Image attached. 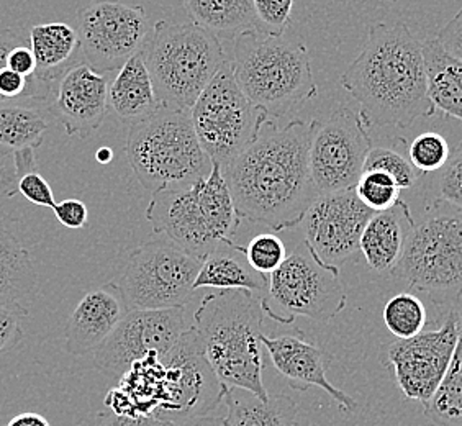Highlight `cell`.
Wrapping results in <instances>:
<instances>
[{
  "mask_svg": "<svg viewBox=\"0 0 462 426\" xmlns=\"http://www.w3.org/2000/svg\"><path fill=\"white\" fill-rule=\"evenodd\" d=\"M319 120L264 122L256 140L222 166L241 218L274 231L300 225L319 199L310 174V143Z\"/></svg>",
  "mask_w": 462,
  "mask_h": 426,
  "instance_id": "cell-1",
  "label": "cell"
},
{
  "mask_svg": "<svg viewBox=\"0 0 462 426\" xmlns=\"http://www.w3.org/2000/svg\"><path fill=\"white\" fill-rule=\"evenodd\" d=\"M339 82L361 106L359 112L371 128H409L436 112L428 97L423 46L403 22L369 28L361 53Z\"/></svg>",
  "mask_w": 462,
  "mask_h": 426,
  "instance_id": "cell-2",
  "label": "cell"
},
{
  "mask_svg": "<svg viewBox=\"0 0 462 426\" xmlns=\"http://www.w3.org/2000/svg\"><path fill=\"white\" fill-rule=\"evenodd\" d=\"M263 315L258 293L218 291L205 295L190 327L225 389H243L267 400L271 394L263 381Z\"/></svg>",
  "mask_w": 462,
  "mask_h": 426,
  "instance_id": "cell-3",
  "label": "cell"
},
{
  "mask_svg": "<svg viewBox=\"0 0 462 426\" xmlns=\"http://www.w3.org/2000/svg\"><path fill=\"white\" fill-rule=\"evenodd\" d=\"M233 72L249 100L274 118L300 110L319 94L309 48L292 30L249 28L233 38Z\"/></svg>",
  "mask_w": 462,
  "mask_h": 426,
  "instance_id": "cell-4",
  "label": "cell"
},
{
  "mask_svg": "<svg viewBox=\"0 0 462 426\" xmlns=\"http://www.w3.org/2000/svg\"><path fill=\"white\" fill-rule=\"evenodd\" d=\"M125 154L138 182L152 196L192 186L214 168L197 138L190 110L178 106H161L148 120L132 125Z\"/></svg>",
  "mask_w": 462,
  "mask_h": 426,
  "instance_id": "cell-5",
  "label": "cell"
},
{
  "mask_svg": "<svg viewBox=\"0 0 462 426\" xmlns=\"http://www.w3.org/2000/svg\"><path fill=\"white\" fill-rule=\"evenodd\" d=\"M146 220L156 235H164L192 256L204 261L220 243L233 241L241 215L220 164L192 186L162 190L152 196Z\"/></svg>",
  "mask_w": 462,
  "mask_h": 426,
  "instance_id": "cell-6",
  "label": "cell"
},
{
  "mask_svg": "<svg viewBox=\"0 0 462 426\" xmlns=\"http://www.w3.org/2000/svg\"><path fill=\"white\" fill-rule=\"evenodd\" d=\"M143 58L162 106L190 110L226 62L218 36L190 22L160 20Z\"/></svg>",
  "mask_w": 462,
  "mask_h": 426,
  "instance_id": "cell-7",
  "label": "cell"
},
{
  "mask_svg": "<svg viewBox=\"0 0 462 426\" xmlns=\"http://www.w3.org/2000/svg\"><path fill=\"white\" fill-rule=\"evenodd\" d=\"M392 275L454 309L462 301V208L438 199L410 233Z\"/></svg>",
  "mask_w": 462,
  "mask_h": 426,
  "instance_id": "cell-8",
  "label": "cell"
},
{
  "mask_svg": "<svg viewBox=\"0 0 462 426\" xmlns=\"http://www.w3.org/2000/svg\"><path fill=\"white\" fill-rule=\"evenodd\" d=\"M346 303L338 267L320 263L305 241L269 275L267 291L261 297L263 311L281 325H291L297 317L328 321L345 310Z\"/></svg>",
  "mask_w": 462,
  "mask_h": 426,
  "instance_id": "cell-9",
  "label": "cell"
},
{
  "mask_svg": "<svg viewBox=\"0 0 462 426\" xmlns=\"http://www.w3.org/2000/svg\"><path fill=\"white\" fill-rule=\"evenodd\" d=\"M190 118L204 152L225 166L256 140L269 116L241 90L226 60L190 108Z\"/></svg>",
  "mask_w": 462,
  "mask_h": 426,
  "instance_id": "cell-10",
  "label": "cell"
},
{
  "mask_svg": "<svg viewBox=\"0 0 462 426\" xmlns=\"http://www.w3.org/2000/svg\"><path fill=\"white\" fill-rule=\"evenodd\" d=\"M202 261L174 241L148 240L125 263L120 282L130 310L180 309L194 297Z\"/></svg>",
  "mask_w": 462,
  "mask_h": 426,
  "instance_id": "cell-11",
  "label": "cell"
},
{
  "mask_svg": "<svg viewBox=\"0 0 462 426\" xmlns=\"http://www.w3.org/2000/svg\"><path fill=\"white\" fill-rule=\"evenodd\" d=\"M152 25L142 5L100 0L78 12V35L84 62L96 72L120 71L152 36Z\"/></svg>",
  "mask_w": 462,
  "mask_h": 426,
  "instance_id": "cell-12",
  "label": "cell"
},
{
  "mask_svg": "<svg viewBox=\"0 0 462 426\" xmlns=\"http://www.w3.org/2000/svg\"><path fill=\"white\" fill-rule=\"evenodd\" d=\"M371 126L353 106H339L311 136L310 174L319 194L355 189L373 150Z\"/></svg>",
  "mask_w": 462,
  "mask_h": 426,
  "instance_id": "cell-13",
  "label": "cell"
},
{
  "mask_svg": "<svg viewBox=\"0 0 462 426\" xmlns=\"http://www.w3.org/2000/svg\"><path fill=\"white\" fill-rule=\"evenodd\" d=\"M454 309L446 313L439 329L395 339L383 347L381 361L391 369L402 394L420 402L423 409L435 397L453 363L461 331L459 313Z\"/></svg>",
  "mask_w": 462,
  "mask_h": 426,
  "instance_id": "cell-14",
  "label": "cell"
},
{
  "mask_svg": "<svg viewBox=\"0 0 462 426\" xmlns=\"http://www.w3.org/2000/svg\"><path fill=\"white\" fill-rule=\"evenodd\" d=\"M161 407L156 418L178 425L205 417L223 400V387L205 359L196 329L189 327L178 343L161 356Z\"/></svg>",
  "mask_w": 462,
  "mask_h": 426,
  "instance_id": "cell-15",
  "label": "cell"
},
{
  "mask_svg": "<svg viewBox=\"0 0 462 426\" xmlns=\"http://www.w3.org/2000/svg\"><path fill=\"white\" fill-rule=\"evenodd\" d=\"M189 329L184 307L168 310H130L116 331L94 351L102 373L122 377L148 356H164Z\"/></svg>",
  "mask_w": 462,
  "mask_h": 426,
  "instance_id": "cell-16",
  "label": "cell"
},
{
  "mask_svg": "<svg viewBox=\"0 0 462 426\" xmlns=\"http://www.w3.org/2000/svg\"><path fill=\"white\" fill-rule=\"evenodd\" d=\"M373 215L355 189L319 196L300 223L305 243L320 263L339 269L359 253L363 231Z\"/></svg>",
  "mask_w": 462,
  "mask_h": 426,
  "instance_id": "cell-17",
  "label": "cell"
},
{
  "mask_svg": "<svg viewBox=\"0 0 462 426\" xmlns=\"http://www.w3.org/2000/svg\"><path fill=\"white\" fill-rule=\"evenodd\" d=\"M261 343L276 367L277 373L295 391L305 392L317 387L327 392L339 409L347 413L357 409V402L346 392L339 391L327 377L331 356L325 347L315 345L303 331L284 333L281 337H261Z\"/></svg>",
  "mask_w": 462,
  "mask_h": 426,
  "instance_id": "cell-18",
  "label": "cell"
},
{
  "mask_svg": "<svg viewBox=\"0 0 462 426\" xmlns=\"http://www.w3.org/2000/svg\"><path fill=\"white\" fill-rule=\"evenodd\" d=\"M108 82V74L94 71L86 62L62 76L50 112L68 136L88 138L104 124L110 108Z\"/></svg>",
  "mask_w": 462,
  "mask_h": 426,
  "instance_id": "cell-19",
  "label": "cell"
},
{
  "mask_svg": "<svg viewBox=\"0 0 462 426\" xmlns=\"http://www.w3.org/2000/svg\"><path fill=\"white\" fill-rule=\"evenodd\" d=\"M130 313L124 291L108 282L84 293L66 325V349L72 356L96 351Z\"/></svg>",
  "mask_w": 462,
  "mask_h": 426,
  "instance_id": "cell-20",
  "label": "cell"
},
{
  "mask_svg": "<svg viewBox=\"0 0 462 426\" xmlns=\"http://www.w3.org/2000/svg\"><path fill=\"white\" fill-rule=\"evenodd\" d=\"M413 227L415 218L403 200L389 210L374 213L359 243V251L369 267L381 274H392L401 263Z\"/></svg>",
  "mask_w": 462,
  "mask_h": 426,
  "instance_id": "cell-21",
  "label": "cell"
},
{
  "mask_svg": "<svg viewBox=\"0 0 462 426\" xmlns=\"http://www.w3.org/2000/svg\"><path fill=\"white\" fill-rule=\"evenodd\" d=\"M161 106L143 53L134 54L108 82V106L132 126L154 116Z\"/></svg>",
  "mask_w": 462,
  "mask_h": 426,
  "instance_id": "cell-22",
  "label": "cell"
},
{
  "mask_svg": "<svg viewBox=\"0 0 462 426\" xmlns=\"http://www.w3.org/2000/svg\"><path fill=\"white\" fill-rule=\"evenodd\" d=\"M269 275L261 274L249 264L245 248L235 241L220 243L207 255L194 282V291L212 287L217 291L266 292Z\"/></svg>",
  "mask_w": 462,
  "mask_h": 426,
  "instance_id": "cell-23",
  "label": "cell"
},
{
  "mask_svg": "<svg viewBox=\"0 0 462 426\" xmlns=\"http://www.w3.org/2000/svg\"><path fill=\"white\" fill-rule=\"evenodd\" d=\"M30 48L35 56L36 79L53 88L66 72L84 62L78 30L62 22L42 23L30 30Z\"/></svg>",
  "mask_w": 462,
  "mask_h": 426,
  "instance_id": "cell-24",
  "label": "cell"
},
{
  "mask_svg": "<svg viewBox=\"0 0 462 426\" xmlns=\"http://www.w3.org/2000/svg\"><path fill=\"white\" fill-rule=\"evenodd\" d=\"M38 289V273L27 248L12 231L0 227V305L28 317Z\"/></svg>",
  "mask_w": 462,
  "mask_h": 426,
  "instance_id": "cell-25",
  "label": "cell"
},
{
  "mask_svg": "<svg viewBox=\"0 0 462 426\" xmlns=\"http://www.w3.org/2000/svg\"><path fill=\"white\" fill-rule=\"evenodd\" d=\"M428 97L441 114L462 122V61L448 53L436 38L423 43Z\"/></svg>",
  "mask_w": 462,
  "mask_h": 426,
  "instance_id": "cell-26",
  "label": "cell"
},
{
  "mask_svg": "<svg viewBox=\"0 0 462 426\" xmlns=\"http://www.w3.org/2000/svg\"><path fill=\"white\" fill-rule=\"evenodd\" d=\"M223 402L228 410L225 421L230 426H295L297 423V403L284 394L261 400L251 392L230 387L223 391Z\"/></svg>",
  "mask_w": 462,
  "mask_h": 426,
  "instance_id": "cell-27",
  "label": "cell"
},
{
  "mask_svg": "<svg viewBox=\"0 0 462 426\" xmlns=\"http://www.w3.org/2000/svg\"><path fill=\"white\" fill-rule=\"evenodd\" d=\"M190 20L218 38L233 40L241 32L258 28L253 0H182Z\"/></svg>",
  "mask_w": 462,
  "mask_h": 426,
  "instance_id": "cell-28",
  "label": "cell"
},
{
  "mask_svg": "<svg viewBox=\"0 0 462 426\" xmlns=\"http://www.w3.org/2000/svg\"><path fill=\"white\" fill-rule=\"evenodd\" d=\"M48 122L45 116L32 106H18L15 102L0 104V153L38 150L45 140Z\"/></svg>",
  "mask_w": 462,
  "mask_h": 426,
  "instance_id": "cell-29",
  "label": "cell"
},
{
  "mask_svg": "<svg viewBox=\"0 0 462 426\" xmlns=\"http://www.w3.org/2000/svg\"><path fill=\"white\" fill-rule=\"evenodd\" d=\"M423 412L438 426H462V323L451 367Z\"/></svg>",
  "mask_w": 462,
  "mask_h": 426,
  "instance_id": "cell-30",
  "label": "cell"
},
{
  "mask_svg": "<svg viewBox=\"0 0 462 426\" xmlns=\"http://www.w3.org/2000/svg\"><path fill=\"white\" fill-rule=\"evenodd\" d=\"M427 307L415 293L393 295L383 307V323L397 339H409L425 331Z\"/></svg>",
  "mask_w": 462,
  "mask_h": 426,
  "instance_id": "cell-31",
  "label": "cell"
},
{
  "mask_svg": "<svg viewBox=\"0 0 462 426\" xmlns=\"http://www.w3.org/2000/svg\"><path fill=\"white\" fill-rule=\"evenodd\" d=\"M356 196L374 213L389 210L401 200L402 189L393 179L379 171H365L355 187Z\"/></svg>",
  "mask_w": 462,
  "mask_h": 426,
  "instance_id": "cell-32",
  "label": "cell"
},
{
  "mask_svg": "<svg viewBox=\"0 0 462 426\" xmlns=\"http://www.w3.org/2000/svg\"><path fill=\"white\" fill-rule=\"evenodd\" d=\"M451 156L445 136L438 132H423L410 143L409 160L418 172L430 174L445 168Z\"/></svg>",
  "mask_w": 462,
  "mask_h": 426,
  "instance_id": "cell-33",
  "label": "cell"
},
{
  "mask_svg": "<svg viewBox=\"0 0 462 426\" xmlns=\"http://www.w3.org/2000/svg\"><path fill=\"white\" fill-rule=\"evenodd\" d=\"M365 171H379L389 174L402 190L415 186L418 178L417 169L411 166L409 158L395 148L387 146H373L365 160Z\"/></svg>",
  "mask_w": 462,
  "mask_h": 426,
  "instance_id": "cell-34",
  "label": "cell"
},
{
  "mask_svg": "<svg viewBox=\"0 0 462 426\" xmlns=\"http://www.w3.org/2000/svg\"><path fill=\"white\" fill-rule=\"evenodd\" d=\"M245 253L249 264L264 275L276 273L287 259L284 241L274 233H259L249 241Z\"/></svg>",
  "mask_w": 462,
  "mask_h": 426,
  "instance_id": "cell-35",
  "label": "cell"
},
{
  "mask_svg": "<svg viewBox=\"0 0 462 426\" xmlns=\"http://www.w3.org/2000/svg\"><path fill=\"white\" fill-rule=\"evenodd\" d=\"M295 2L297 0H253L258 30L271 35L284 33L291 28Z\"/></svg>",
  "mask_w": 462,
  "mask_h": 426,
  "instance_id": "cell-36",
  "label": "cell"
},
{
  "mask_svg": "<svg viewBox=\"0 0 462 426\" xmlns=\"http://www.w3.org/2000/svg\"><path fill=\"white\" fill-rule=\"evenodd\" d=\"M439 192L443 200L462 208V142L451 152L445 168L441 169Z\"/></svg>",
  "mask_w": 462,
  "mask_h": 426,
  "instance_id": "cell-37",
  "label": "cell"
},
{
  "mask_svg": "<svg viewBox=\"0 0 462 426\" xmlns=\"http://www.w3.org/2000/svg\"><path fill=\"white\" fill-rule=\"evenodd\" d=\"M17 192L25 197L30 204H35L38 207L54 208V205H56L53 189L48 184V181L38 172V169L30 171L25 176L18 179Z\"/></svg>",
  "mask_w": 462,
  "mask_h": 426,
  "instance_id": "cell-38",
  "label": "cell"
},
{
  "mask_svg": "<svg viewBox=\"0 0 462 426\" xmlns=\"http://www.w3.org/2000/svg\"><path fill=\"white\" fill-rule=\"evenodd\" d=\"M54 217L62 227L69 230H80L89 222V210L82 200L66 199L54 205Z\"/></svg>",
  "mask_w": 462,
  "mask_h": 426,
  "instance_id": "cell-39",
  "label": "cell"
},
{
  "mask_svg": "<svg viewBox=\"0 0 462 426\" xmlns=\"http://www.w3.org/2000/svg\"><path fill=\"white\" fill-rule=\"evenodd\" d=\"M22 319L25 317L20 315L18 311L10 310L7 307L0 305V353L20 343L23 337Z\"/></svg>",
  "mask_w": 462,
  "mask_h": 426,
  "instance_id": "cell-40",
  "label": "cell"
},
{
  "mask_svg": "<svg viewBox=\"0 0 462 426\" xmlns=\"http://www.w3.org/2000/svg\"><path fill=\"white\" fill-rule=\"evenodd\" d=\"M436 40L448 53L453 54L454 58L462 61V9L441 28Z\"/></svg>",
  "mask_w": 462,
  "mask_h": 426,
  "instance_id": "cell-41",
  "label": "cell"
},
{
  "mask_svg": "<svg viewBox=\"0 0 462 426\" xmlns=\"http://www.w3.org/2000/svg\"><path fill=\"white\" fill-rule=\"evenodd\" d=\"M92 426H176L154 417H128L116 415L114 412H100L96 415Z\"/></svg>",
  "mask_w": 462,
  "mask_h": 426,
  "instance_id": "cell-42",
  "label": "cell"
},
{
  "mask_svg": "<svg viewBox=\"0 0 462 426\" xmlns=\"http://www.w3.org/2000/svg\"><path fill=\"white\" fill-rule=\"evenodd\" d=\"M7 68L17 74L33 78L36 72L35 56L32 53L30 43L18 45L12 50L7 58Z\"/></svg>",
  "mask_w": 462,
  "mask_h": 426,
  "instance_id": "cell-43",
  "label": "cell"
},
{
  "mask_svg": "<svg viewBox=\"0 0 462 426\" xmlns=\"http://www.w3.org/2000/svg\"><path fill=\"white\" fill-rule=\"evenodd\" d=\"M30 43V40L23 36L22 30L18 28H7L0 33V71L7 68V58L9 53L18 45Z\"/></svg>",
  "mask_w": 462,
  "mask_h": 426,
  "instance_id": "cell-44",
  "label": "cell"
},
{
  "mask_svg": "<svg viewBox=\"0 0 462 426\" xmlns=\"http://www.w3.org/2000/svg\"><path fill=\"white\" fill-rule=\"evenodd\" d=\"M7 426H51L48 423L43 415L27 412V413H20L17 417L12 418Z\"/></svg>",
  "mask_w": 462,
  "mask_h": 426,
  "instance_id": "cell-45",
  "label": "cell"
},
{
  "mask_svg": "<svg viewBox=\"0 0 462 426\" xmlns=\"http://www.w3.org/2000/svg\"><path fill=\"white\" fill-rule=\"evenodd\" d=\"M176 426H230L226 421H225V418L218 417H208V415H205V417H196V418H189V420H184V421H180Z\"/></svg>",
  "mask_w": 462,
  "mask_h": 426,
  "instance_id": "cell-46",
  "label": "cell"
},
{
  "mask_svg": "<svg viewBox=\"0 0 462 426\" xmlns=\"http://www.w3.org/2000/svg\"><path fill=\"white\" fill-rule=\"evenodd\" d=\"M96 160H97L98 162H102V164H107V162L114 160V150L108 148V146L98 148L97 153H96Z\"/></svg>",
  "mask_w": 462,
  "mask_h": 426,
  "instance_id": "cell-47",
  "label": "cell"
},
{
  "mask_svg": "<svg viewBox=\"0 0 462 426\" xmlns=\"http://www.w3.org/2000/svg\"><path fill=\"white\" fill-rule=\"evenodd\" d=\"M457 313H459V321L462 323V309L461 310H457Z\"/></svg>",
  "mask_w": 462,
  "mask_h": 426,
  "instance_id": "cell-48",
  "label": "cell"
},
{
  "mask_svg": "<svg viewBox=\"0 0 462 426\" xmlns=\"http://www.w3.org/2000/svg\"><path fill=\"white\" fill-rule=\"evenodd\" d=\"M391 2H395V0H391Z\"/></svg>",
  "mask_w": 462,
  "mask_h": 426,
  "instance_id": "cell-49",
  "label": "cell"
}]
</instances>
